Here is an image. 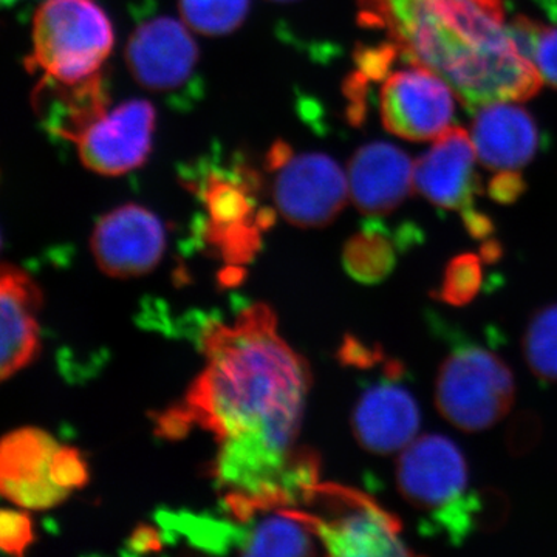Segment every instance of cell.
<instances>
[{
	"label": "cell",
	"instance_id": "4fadbf2b",
	"mask_svg": "<svg viewBox=\"0 0 557 557\" xmlns=\"http://www.w3.org/2000/svg\"><path fill=\"white\" fill-rule=\"evenodd\" d=\"M474 143L453 126L434 139L432 148L413 163V189L435 207L465 211L480 193Z\"/></svg>",
	"mask_w": 557,
	"mask_h": 557
},
{
	"label": "cell",
	"instance_id": "3957f363",
	"mask_svg": "<svg viewBox=\"0 0 557 557\" xmlns=\"http://www.w3.org/2000/svg\"><path fill=\"white\" fill-rule=\"evenodd\" d=\"M115 35L95 0H44L33 17L27 65L40 86L79 87L100 81Z\"/></svg>",
	"mask_w": 557,
	"mask_h": 557
},
{
	"label": "cell",
	"instance_id": "cb8c5ba5",
	"mask_svg": "<svg viewBox=\"0 0 557 557\" xmlns=\"http://www.w3.org/2000/svg\"><path fill=\"white\" fill-rule=\"evenodd\" d=\"M51 480L62 490L72 493L86 485L89 480L87 463L79 450L70 446H60L51 458Z\"/></svg>",
	"mask_w": 557,
	"mask_h": 557
},
{
	"label": "cell",
	"instance_id": "ba28073f",
	"mask_svg": "<svg viewBox=\"0 0 557 557\" xmlns=\"http://www.w3.org/2000/svg\"><path fill=\"white\" fill-rule=\"evenodd\" d=\"M156 132V109L145 100L121 102L102 110L70 141L78 148L81 163L95 174H129L148 160Z\"/></svg>",
	"mask_w": 557,
	"mask_h": 557
},
{
	"label": "cell",
	"instance_id": "7a4b0ae2",
	"mask_svg": "<svg viewBox=\"0 0 557 557\" xmlns=\"http://www.w3.org/2000/svg\"><path fill=\"white\" fill-rule=\"evenodd\" d=\"M359 22L386 30L406 61L442 76L471 112L530 100L544 84L504 9L483 0H359Z\"/></svg>",
	"mask_w": 557,
	"mask_h": 557
},
{
	"label": "cell",
	"instance_id": "8992f818",
	"mask_svg": "<svg viewBox=\"0 0 557 557\" xmlns=\"http://www.w3.org/2000/svg\"><path fill=\"white\" fill-rule=\"evenodd\" d=\"M273 201L278 214L299 228H322L338 218L350 197L338 161L321 152L293 153L287 145L271 150Z\"/></svg>",
	"mask_w": 557,
	"mask_h": 557
},
{
	"label": "cell",
	"instance_id": "f1b7e54d",
	"mask_svg": "<svg viewBox=\"0 0 557 557\" xmlns=\"http://www.w3.org/2000/svg\"><path fill=\"white\" fill-rule=\"evenodd\" d=\"M160 548L161 534L148 525H139L127 541V553H131V555L159 552Z\"/></svg>",
	"mask_w": 557,
	"mask_h": 557
},
{
	"label": "cell",
	"instance_id": "e0dca14e",
	"mask_svg": "<svg viewBox=\"0 0 557 557\" xmlns=\"http://www.w3.org/2000/svg\"><path fill=\"white\" fill-rule=\"evenodd\" d=\"M471 138L478 159L493 171H519L536 156V121L516 101H497L475 110Z\"/></svg>",
	"mask_w": 557,
	"mask_h": 557
},
{
	"label": "cell",
	"instance_id": "9c48e42d",
	"mask_svg": "<svg viewBox=\"0 0 557 557\" xmlns=\"http://www.w3.org/2000/svg\"><path fill=\"white\" fill-rule=\"evenodd\" d=\"M252 174L209 172L199 194L209 214L207 239L226 262H247L260 247V234L273 222L270 211L256 209Z\"/></svg>",
	"mask_w": 557,
	"mask_h": 557
},
{
	"label": "cell",
	"instance_id": "52a82bcc",
	"mask_svg": "<svg viewBox=\"0 0 557 557\" xmlns=\"http://www.w3.org/2000/svg\"><path fill=\"white\" fill-rule=\"evenodd\" d=\"M456 91L431 69L409 61L392 70L380 89L384 129L410 141L438 138L449 129L456 112Z\"/></svg>",
	"mask_w": 557,
	"mask_h": 557
},
{
	"label": "cell",
	"instance_id": "6da1fadb",
	"mask_svg": "<svg viewBox=\"0 0 557 557\" xmlns=\"http://www.w3.org/2000/svg\"><path fill=\"white\" fill-rule=\"evenodd\" d=\"M207 368L183 412L218 438L214 475L234 493L299 502L310 482L309 450L295 449L310 388L307 362L278 336L273 310L256 304L233 324L201 335Z\"/></svg>",
	"mask_w": 557,
	"mask_h": 557
},
{
	"label": "cell",
	"instance_id": "ac0fdd59",
	"mask_svg": "<svg viewBox=\"0 0 557 557\" xmlns=\"http://www.w3.org/2000/svg\"><path fill=\"white\" fill-rule=\"evenodd\" d=\"M42 295L36 282L16 267H2L0 317H2V380L16 375L38 355V313Z\"/></svg>",
	"mask_w": 557,
	"mask_h": 557
},
{
	"label": "cell",
	"instance_id": "4dcf8cb0",
	"mask_svg": "<svg viewBox=\"0 0 557 557\" xmlns=\"http://www.w3.org/2000/svg\"><path fill=\"white\" fill-rule=\"evenodd\" d=\"M502 255H504V248L494 239H486L485 244L482 245V251H480V258L487 263L497 262Z\"/></svg>",
	"mask_w": 557,
	"mask_h": 557
},
{
	"label": "cell",
	"instance_id": "d6986e66",
	"mask_svg": "<svg viewBox=\"0 0 557 557\" xmlns=\"http://www.w3.org/2000/svg\"><path fill=\"white\" fill-rule=\"evenodd\" d=\"M398 244L397 234L384 223L379 220L364 223L344 247V269L359 284H381L397 269L399 248H405Z\"/></svg>",
	"mask_w": 557,
	"mask_h": 557
},
{
	"label": "cell",
	"instance_id": "277c9868",
	"mask_svg": "<svg viewBox=\"0 0 557 557\" xmlns=\"http://www.w3.org/2000/svg\"><path fill=\"white\" fill-rule=\"evenodd\" d=\"M516 383L507 362L475 344H460L440 366L435 405L453 426L475 434L504 420L515 405Z\"/></svg>",
	"mask_w": 557,
	"mask_h": 557
},
{
	"label": "cell",
	"instance_id": "1f68e13d",
	"mask_svg": "<svg viewBox=\"0 0 557 557\" xmlns=\"http://www.w3.org/2000/svg\"><path fill=\"white\" fill-rule=\"evenodd\" d=\"M483 2L490 3V5L498 7V9H504V3H502V0H483Z\"/></svg>",
	"mask_w": 557,
	"mask_h": 557
},
{
	"label": "cell",
	"instance_id": "83f0119b",
	"mask_svg": "<svg viewBox=\"0 0 557 557\" xmlns=\"http://www.w3.org/2000/svg\"><path fill=\"white\" fill-rule=\"evenodd\" d=\"M527 183L518 171H498L487 185L491 199L500 205H511L525 193Z\"/></svg>",
	"mask_w": 557,
	"mask_h": 557
},
{
	"label": "cell",
	"instance_id": "d4e9b609",
	"mask_svg": "<svg viewBox=\"0 0 557 557\" xmlns=\"http://www.w3.org/2000/svg\"><path fill=\"white\" fill-rule=\"evenodd\" d=\"M35 541L32 520L25 512L2 509L0 518V545L9 555L22 556Z\"/></svg>",
	"mask_w": 557,
	"mask_h": 557
},
{
	"label": "cell",
	"instance_id": "44dd1931",
	"mask_svg": "<svg viewBox=\"0 0 557 557\" xmlns=\"http://www.w3.org/2000/svg\"><path fill=\"white\" fill-rule=\"evenodd\" d=\"M178 11L190 32L220 38L244 24L249 13V0H178Z\"/></svg>",
	"mask_w": 557,
	"mask_h": 557
},
{
	"label": "cell",
	"instance_id": "d6a6232c",
	"mask_svg": "<svg viewBox=\"0 0 557 557\" xmlns=\"http://www.w3.org/2000/svg\"><path fill=\"white\" fill-rule=\"evenodd\" d=\"M271 2H293V0H271Z\"/></svg>",
	"mask_w": 557,
	"mask_h": 557
},
{
	"label": "cell",
	"instance_id": "7402d4cb",
	"mask_svg": "<svg viewBox=\"0 0 557 557\" xmlns=\"http://www.w3.org/2000/svg\"><path fill=\"white\" fill-rule=\"evenodd\" d=\"M508 27L523 57L536 67L542 83L557 89V22L542 24L519 16Z\"/></svg>",
	"mask_w": 557,
	"mask_h": 557
},
{
	"label": "cell",
	"instance_id": "8fae6325",
	"mask_svg": "<svg viewBox=\"0 0 557 557\" xmlns=\"http://www.w3.org/2000/svg\"><path fill=\"white\" fill-rule=\"evenodd\" d=\"M397 485L413 508L435 515L467 496V458L453 440L423 435L399 454Z\"/></svg>",
	"mask_w": 557,
	"mask_h": 557
},
{
	"label": "cell",
	"instance_id": "ffe728a7",
	"mask_svg": "<svg viewBox=\"0 0 557 557\" xmlns=\"http://www.w3.org/2000/svg\"><path fill=\"white\" fill-rule=\"evenodd\" d=\"M522 351L528 368L542 383H557V302L542 307L528 321Z\"/></svg>",
	"mask_w": 557,
	"mask_h": 557
},
{
	"label": "cell",
	"instance_id": "603a6c76",
	"mask_svg": "<svg viewBox=\"0 0 557 557\" xmlns=\"http://www.w3.org/2000/svg\"><path fill=\"white\" fill-rule=\"evenodd\" d=\"M483 288V260L478 255L465 252L449 260L440 287L432 296L453 307H465L478 298Z\"/></svg>",
	"mask_w": 557,
	"mask_h": 557
},
{
	"label": "cell",
	"instance_id": "4316f807",
	"mask_svg": "<svg viewBox=\"0 0 557 557\" xmlns=\"http://www.w3.org/2000/svg\"><path fill=\"white\" fill-rule=\"evenodd\" d=\"M338 358L343 364L358 369H370L373 366L380 364V362L386 361L383 348L380 346H368V344H362L361 341L350 335L344 338Z\"/></svg>",
	"mask_w": 557,
	"mask_h": 557
},
{
	"label": "cell",
	"instance_id": "5bb4252c",
	"mask_svg": "<svg viewBox=\"0 0 557 557\" xmlns=\"http://www.w3.org/2000/svg\"><path fill=\"white\" fill-rule=\"evenodd\" d=\"M60 446L47 432L21 429L11 432L0 450V490L22 508L57 507L70 493L51 480V458Z\"/></svg>",
	"mask_w": 557,
	"mask_h": 557
},
{
	"label": "cell",
	"instance_id": "30bf717a",
	"mask_svg": "<svg viewBox=\"0 0 557 557\" xmlns=\"http://www.w3.org/2000/svg\"><path fill=\"white\" fill-rule=\"evenodd\" d=\"M126 64L139 86L156 94H174L188 86L199 67V47L185 22L150 17L132 33Z\"/></svg>",
	"mask_w": 557,
	"mask_h": 557
},
{
	"label": "cell",
	"instance_id": "7c38bea8",
	"mask_svg": "<svg viewBox=\"0 0 557 557\" xmlns=\"http://www.w3.org/2000/svg\"><path fill=\"white\" fill-rule=\"evenodd\" d=\"M90 247L102 273L121 278L141 276L163 258L166 230L148 208L123 205L98 220Z\"/></svg>",
	"mask_w": 557,
	"mask_h": 557
},
{
	"label": "cell",
	"instance_id": "9a60e30c",
	"mask_svg": "<svg viewBox=\"0 0 557 557\" xmlns=\"http://www.w3.org/2000/svg\"><path fill=\"white\" fill-rule=\"evenodd\" d=\"M421 417L416 398L398 380L370 386L351 413V431L369 453L387 456L405 449L416 440Z\"/></svg>",
	"mask_w": 557,
	"mask_h": 557
},
{
	"label": "cell",
	"instance_id": "484cf974",
	"mask_svg": "<svg viewBox=\"0 0 557 557\" xmlns=\"http://www.w3.org/2000/svg\"><path fill=\"white\" fill-rule=\"evenodd\" d=\"M541 435V420L531 412L519 413L508 428V449L515 456H523L537 445Z\"/></svg>",
	"mask_w": 557,
	"mask_h": 557
},
{
	"label": "cell",
	"instance_id": "2e32d148",
	"mask_svg": "<svg viewBox=\"0 0 557 557\" xmlns=\"http://www.w3.org/2000/svg\"><path fill=\"white\" fill-rule=\"evenodd\" d=\"M347 178L355 207L376 218L408 199L413 189V161L391 143H369L348 161Z\"/></svg>",
	"mask_w": 557,
	"mask_h": 557
},
{
	"label": "cell",
	"instance_id": "f546056e",
	"mask_svg": "<svg viewBox=\"0 0 557 557\" xmlns=\"http://www.w3.org/2000/svg\"><path fill=\"white\" fill-rule=\"evenodd\" d=\"M461 219H463L468 233L474 239H490L493 236L494 230H496L494 228L493 220L474 207H469L461 211Z\"/></svg>",
	"mask_w": 557,
	"mask_h": 557
},
{
	"label": "cell",
	"instance_id": "5b68a950",
	"mask_svg": "<svg viewBox=\"0 0 557 557\" xmlns=\"http://www.w3.org/2000/svg\"><path fill=\"white\" fill-rule=\"evenodd\" d=\"M314 533L332 556H409L401 520L375 498L336 483H318L306 502Z\"/></svg>",
	"mask_w": 557,
	"mask_h": 557
}]
</instances>
